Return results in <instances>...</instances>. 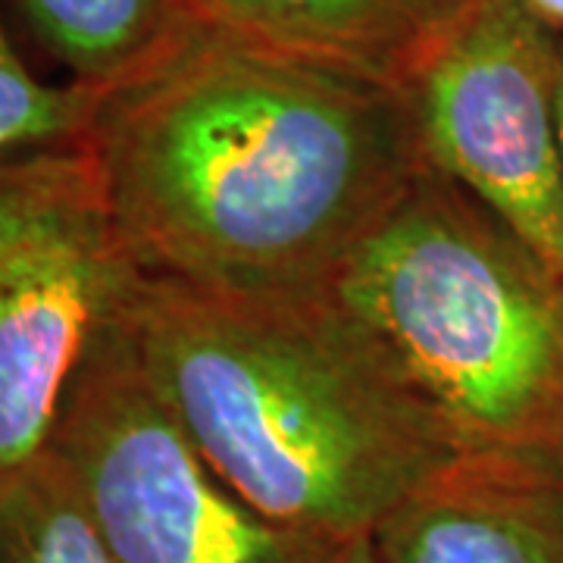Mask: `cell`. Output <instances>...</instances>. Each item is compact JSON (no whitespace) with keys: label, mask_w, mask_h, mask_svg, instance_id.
I'll return each instance as SVG.
<instances>
[{"label":"cell","mask_w":563,"mask_h":563,"mask_svg":"<svg viewBox=\"0 0 563 563\" xmlns=\"http://www.w3.org/2000/svg\"><path fill=\"white\" fill-rule=\"evenodd\" d=\"M85 144L141 276L222 295H320L426 166L401 88L198 13Z\"/></svg>","instance_id":"cell-1"},{"label":"cell","mask_w":563,"mask_h":563,"mask_svg":"<svg viewBox=\"0 0 563 563\" xmlns=\"http://www.w3.org/2000/svg\"><path fill=\"white\" fill-rule=\"evenodd\" d=\"M122 329L210 470L273 523L347 544L457 451L325 295H222L139 276Z\"/></svg>","instance_id":"cell-2"},{"label":"cell","mask_w":563,"mask_h":563,"mask_svg":"<svg viewBox=\"0 0 563 563\" xmlns=\"http://www.w3.org/2000/svg\"><path fill=\"white\" fill-rule=\"evenodd\" d=\"M457 454L558 461L563 276L473 191L422 166L322 288Z\"/></svg>","instance_id":"cell-3"},{"label":"cell","mask_w":563,"mask_h":563,"mask_svg":"<svg viewBox=\"0 0 563 563\" xmlns=\"http://www.w3.org/2000/svg\"><path fill=\"white\" fill-rule=\"evenodd\" d=\"M47 448L113 563H335L344 548L266 520L222 483L144 379L122 313L88 351Z\"/></svg>","instance_id":"cell-4"},{"label":"cell","mask_w":563,"mask_h":563,"mask_svg":"<svg viewBox=\"0 0 563 563\" xmlns=\"http://www.w3.org/2000/svg\"><path fill=\"white\" fill-rule=\"evenodd\" d=\"M139 276L88 144L0 161V476L47 451Z\"/></svg>","instance_id":"cell-5"},{"label":"cell","mask_w":563,"mask_h":563,"mask_svg":"<svg viewBox=\"0 0 563 563\" xmlns=\"http://www.w3.org/2000/svg\"><path fill=\"white\" fill-rule=\"evenodd\" d=\"M561 60L563 35L520 0H463L398 88L426 163L563 276Z\"/></svg>","instance_id":"cell-6"},{"label":"cell","mask_w":563,"mask_h":563,"mask_svg":"<svg viewBox=\"0 0 563 563\" xmlns=\"http://www.w3.org/2000/svg\"><path fill=\"white\" fill-rule=\"evenodd\" d=\"M383 563H563V473L520 454H454L373 532Z\"/></svg>","instance_id":"cell-7"},{"label":"cell","mask_w":563,"mask_h":563,"mask_svg":"<svg viewBox=\"0 0 563 563\" xmlns=\"http://www.w3.org/2000/svg\"><path fill=\"white\" fill-rule=\"evenodd\" d=\"M463 0H191L201 20L307 60L401 85Z\"/></svg>","instance_id":"cell-8"},{"label":"cell","mask_w":563,"mask_h":563,"mask_svg":"<svg viewBox=\"0 0 563 563\" xmlns=\"http://www.w3.org/2000/svg\"><path fill=\"white\" fill-rule=\"evenodd\" d=\"M22 13L88 91L132 76L195 16L191 0H22Z\"/></svg>","instance_id":"cell-9"},{"label":"cell","mask_w":563,"mask_h":563,"mask_svg":"<svg viewBox=\"0 0 563 563\" xmlns=\"http://www.w3.org/2000/svg\"><path fill=\"white\" fill-rule=\"evenodd\" d=\"M0 563H113L51 448L0 476Z\"/></svg>","instance_id":"cell-10"},{"label":"cell","mask_w":563,"mask_h":563,"mask_svg":"<svg viewBox=\"0 0 563 563\" xmlns=\"http://www.w3.org/2000/svg\"><path fill=\"white\" fill-rule=\"evenodd\" d=\"M95 107L98 91L32 76L0 25V161L79 147L88 139Z\"/></svg>","instance_id":"cell-11"},{"label":"cell","mask_w":563,"mask_h":563,"mask_svg":"<svg viewBox=\"0 0 563 563\" xmlns=\"http://www.w3.org/2000/svg\"><path fill=\"white\" fill-rule=\"evenodd\" d=\"M529 13H536L544 25H551L558 35H563V0H520Z\"/></svg>","instance_id":"cell-12"},{"label":"cell","mask_w":563,"mask_h":563,"mask_svg":"<svg viewBox=\"0 0 563 563\" xmlns=\"http://www.w3.org/2000/svg\"><path fill=\"white\" fill-rule=\"evenodd\" d=\"M335 563H383L379 561V554H376V548L369 539H357V542L344 544L342 551H339V561Z\"/></svg>","instance_id":"cell-13"},{"label":"cell","mask_w":563,"mask_h":563,"mask_svg":"<svg viewBox=\"0 0 563 563\" xmlns=\"http://www.w3.org/2000/svg\"><path fill=\"white\" fill-rule=\"evenodd\" d=\"M561 147H563V60H561Z\"/></svg>","instance_id":"cell-14"},{"label":"cell","mask_w":563,"mask_h":563,"mask_svg":"<svg viewBox=\"0 0 563 563\" xmlns=\"http://www.w3.org/2000/svg\"><path fill=\"white\" fill-rule=\"evenodd\" d=\"M558 466H561V473H563V448H561V454H558Z\"/></svg>","instance_id":"cell-15"}]
</instances>
